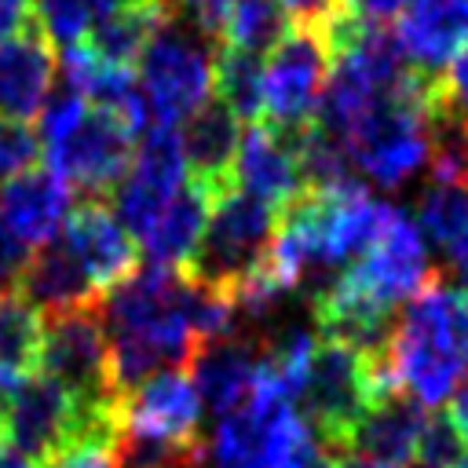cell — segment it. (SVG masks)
<instances>
[{
  "label": "cell",
  "instance_id": "1",
  "mask_svg": "<svg viewBox=\"0 0 468 468\" xmlns=\"http://www.w3.org/2000/svg\"><path fill=\"white\" fill-rule=\"evenodd\" d=\"M190 271L146 263L102 292L99 314L110 336V377L117 395L139 380L183 366L197 351L186 314Z\"/></svg>",
  "mask_w": 468,
  "mask_h": 468
},
{
  "label": "cell",
  "instance_id": "2",
  "mask_svg": "<svg viewBox=\"0 0 468 468\" xmlns=\"http://www.w3.org/2000/svg\"><path fill=\"white\" fill-rule=\"evenodd\" d=\"M380 358L395 391L410 395L424 410L442 406L464 373L457 344V289L439 278L428 282L391 322Z\"/></svg>",
  "mask_w": 468,
  "mask_h": 468
},
{
  "label": "cell",
  "instance_id": "3",
  "mask_svg": "<svg viewBox=\"0 0 468 468\" xmlns=\"http://www.w3.org/2000/svg\"><path fill=\"white\" fill-rule=\"evenodd\" d=\"M388 391L395 388L380 355H366L344 340L318 336L296 410L307 420V428L322 439V446L340 453L347 450L362 413Z\"/></svg>",
  "mask_w": 468,
  "mask_h": 468
},
{
  "label": "cell",
  "instance_id": "4",
  "mask_svg": "<svg viewBox=\"0 0 468 468\" xmlns=\"http://www.w3.org/2000/svg\"><path fill=\"white\" fill-rule=\"evenodd\" d=\"M311 439L314 431L300 417L296 402L263 366L252 395L216 417L212 442L205 446V468H285Z\"/></svg>",
  "mask_w": 468,
  "mask_h": 468
},
{
  "label": "cell",
  "instance_id": "5",
  "mask_svg": "<svg viewBox=\"0 0 468 468\" xmlns=\"http://www.w3.org/2000/svg\"><path fill=\"white\" fill-rule=\"evenodd\" d=\"M212 40L161 15L135 62V80L150 110V128H179L205 102H212Z\"/></svg>",
  "mask_w": 468,
  "mask_h": 468
},
{
  "label": "cell",
  "instance_id": "6",
  "mask_svg": "<svg viewBox=\"0 0 468 468\" xmlns=\"http://www.w3.org/2000/svg\"><path fill=\"white\" fill-rule=\"evenodd\" d=\"M391 208L395 205L373 197L358 179H344L322 190H307L296 205L285 208V216L303 230L314 274H322L355 263L380 238Z\"/></svg>",
  "mask_w": 468,
  "mask_h": 468
},
{
  "label": "cell",
  "instance_id": "7",
  "mask_svg": "<svg viewBox=\"0 0 468 468\" xmlns=\"http://www.w3.org/2000/svg\"><path fill=\"white\" fill-rule=\"evenodd\" d=\"M40 373L55 377L69 395H77L91 410H117L121 395L110 377V336L99 303L44 318Z\"/></svg>",
  "mask_w": 468,
  "mask_h": 468
},
{
  "label": "cell",
  "instance_id": "8",
  "mask_svg": "<svg viewBox=\"0 0 468 468\" xmlns=\"http://www.w3.org/2000/svg\"><path fill=\"white\" fill-rule=\"evenodd\" d=\"M325 77H329V48L322 33L307 26L289 29L260 66L267 124L285 135H296L300 128H307L318 113Z\"/></svg>",
  "mask_w": 468,
  "mask_h": 468
},
{
  "label": "cell",
  "instance_id": "9",
  "mask_svg": "<svg viewBox=\"0 0 468 468\" xmlns=\"http://www.w3.org/2000/svg\"><path fill=\"white\" fill-rule=\"evenodd\" d=\"M274 227H278V212L271 205L230 186L212 201L205 238L186 271L208 285L230 289L267 256Z\"/></svg>",
  "mask_w": 468,
  "mask_h": 468
},
{
  "label": "cell",
  "instance_id": "10",
  "mask_svg": "<svg viewBox=\"0 0 468 468\" xmlns=\"http://www.w3.org/2000/svg\"><path fill=\"white\" fill-rule=\"evenodd\" d=\"M135 146H139V135L117 113L102 106H88L73 128H66L58 139L44 143L40 150H48V168L69 190L99 197L124 179L135 157Z\"/></svg>",
  "mask_w": 468,
  "mask_h": 468
},
{
  "label": "cell",
  "instance_id": "11",
  "mask_svg": "<svg viewBox=\"0 0 468 468\" xmlns=\"http://www.w3.org/2000/svg\"><path fill=\"white\" fill-rule=\"evenodd\" d=\"M190 179L176 128H146L124 179L113 186V216L139 241L168 197Z\"/></svg>",
  "mask_w": 468,
  "mask_h": 468
},
{
  "label": "cell",
  "instance_id": "12",
  "mask_svg": "<svg viewBox=\"0 0 468 468\" xmlns=\"http://www.w3.org/2000/svg\"><path fill=\"white\" fill-rule=\"evenodd\" d=\"M201 391L183 366L161 369L117 399V428L172 442H201Z\"/></svg>",
  "mask_w": 468,
  "mask_h": 468
},
{
  "label": "cell",
  "instance_id": "13",
  "mask_svg": "<svg viewBox=\"0 0 468 468\" xmlns=\"http://www.w3.org/2000/svg\"><path fill=\"white\" fill-rule=\"evenodd\" d=\"M230 186L271 205L274 212H285L289 205H296L307 194V183L300 176L292 135L271 128L267 121H252L238 139Z\"/></svg>",
  "mask_w": 468,
  "mask_h": 468
},
{
  "label": "cell",
  "instance_id": "14",
  "mask_svg": "<svg viewBox=\"0 0 468 468\" xmlns=\"http://www.w3.org/2000/svg\"><path fill=\"white\" fill-rule=\"evenodd\" d=\"M58 234L99 292H106L110 285H117L135 271V238L99 197H88L77 208H69Z\"/></svg>",
  "mask_w": 468,
  "mask_h": 468
},
{
  "label": "cell",
  "instance_id": "15",
  "mask_svg": "<svg viewBox=\"0 0 468 468\" xmlns=\"http://www.w3.org/2000/svg\"><path fill=\"white\" fill-rule=\"evenodd\" d=\"M391 37L410 69L439 77L468 44V0H410L395 18Z\"/></svg>",
  "mask_w": 468,
  "mask_h": 468
},
{
  "label": "cell",
  "instance_id": "16",
  "mask_svg": "<svg viewBox=\"0 0 468 468\" xmlns=\"http://www.w3.org/2000/svg\"><path fill=\"white\" fill-rule=\"evenodd\" d=\"M55 51L51 40L29 22L15 37L0 40V117L29 121L55 91Z\"/></svg>",
  "mask_w": 468,
  "mask_h": 468
},
{
  "label": "cell",
  "instance_id": "17",
  "mask_svg": "<svg viewBox=\"0 0 468 468\" xmlns=\"http://www.w3.org/2000/svg\"><path fill=\"white\" fill-rule=\"evenodd\" d=\"M260 373H263V351L256 333L252 336L234 333V336L201 344L190 358V377L201 391V402L216 417L241 406L260 384Z\"/></svg>",
  "mask_w": 468,
  "mask_h": 468
},
{
  "label": "cell",
  "instance_id": "18",
  "mask_svg": "<svg viewBox=\"0 0 468 468\" xmlns=\"http://www.w3.org/2000/svg\"><path fill=\"white\" fill-rule=\"evenodd\" d=\"M69 208V186L51 168H29L0 183V223L29 252L58 238Z\"/></svg>",
  "mask_w": 468,
  "mask_h": 468
},
{
  "label": "cell",
  "instance_id": "19",
  "mask_svg": "<svg viewBox=\"0 0 468 468\" xmlns=\"http://www.w3.org/2000/svg\"><path fill=\"white\" fill-rule=\"evenodd\" d=\"M219 194H212L205 183L197 179H186L172 197L168 205L154 216V223L146 227V234L139 238L143 252L150 263L157 267H176V271H186L201 238H205V227H208V212H212V201Z\"/></svg>",
  "mask_w": 468,
  "mask_h": 468
},
{
  "label": "cell",
  "instance_id": "20",
  "mask_svg": "<svg viewBox=\"0 0 468 468\" xmlns=\"http://www.w3.org/2000/svg\"><path fill=\"white\" fill-rule=\"evenodd\" d=\"M183 124L186 128L179 132V143H183L190 179L205 183L212 194L230 190V168H234V154H238V139H241L238 117L223 102H205Z\"/></svg>",
  "mask_w": 468,
  "mask_h": 468
},
{
  "label": "cell",
  "instance_id": "21",
  "mask_svg": "<svg viewBox=\"0 0 468 468\" xmlns=\"http://www.w3.org/2000/svg\"><path fill=\"white\" fill-rule=\"evenodd\" d=\"M424 420H428V410L420 402H413L402 391H388L362 413V420L351 431L347 450L406 468L417 457V439H420Z\"/></svg>",
  "mask_w": 468,
  "mask_h": 468
},
{
  "label": "cell",
  "instance_id": "22",
  "mask_svg": "<svg viewBox=\"0 0 468 468\" xmlns=\"http://www.w3.org/2000/svg\"><path fill=\"white\" fill-rule=\"evenodd\" d=\"M18 292L40 314H58V311L88 307L99 296V289L91 285V278L69 256V249L62 241H48V245H40V249L29 252L26 271L18 278Z\"/></svg>",
  "mask_w": 468,
  "mask_h": 468
},
{
  "label": "cell",
  "instance_id": "23",
  "mask_svg": "<svg viewBox=\"0 0 468 468\" xmlns=\"http://www.w3.org/2000/svg\"><path fill=\"white\" fill-rule=\"evenodd\" d=\"M417 227L442 252L450 271L468 282V186L431 179L417 197Z\"/></svg>",
  "mask_w": 468,
  "mask_h": 468
},
{
  "label": "cell",
  "instance_id": "24",
  "mask_svg": "<svg viewBox=\"0 0 468 468\" xmlns=\"http://www.w3.org/2000/svg\"><path fill=\"white\" fill-rule=\"evenodd\" d=\"M40 311L18 292H0V388H15L18 380L40 369Z\"/></svg>",
  "mask_w": 468,
  "mask_h": 468
},
{
  "label": "cell",
  "instance_id": "25",
  "mask_svg": "<svg viewBox=\"0 0 468 468\" xmlns=\"http://www.w3.org/2000/svg\"><path fill=\"white\" fill-rule=\"evenodd\" d=\"M157 22H161V7H157V0H150V4H139V7L113 11L106 18H95L84 40L91 44V51L99 58L135 69V62H139V55H143Z\"/></svg>",
  "mask_w": 468,
  "mask_h": 468
},
{
  "label": "cell",
  "instance_id": "26",
  "mask_svg": "<svg viewBox=\"0 0 468 468\" xmlns=\"http://www.w3.org/2000/svg\"><path fill=\"white\" fill-rule=\"evenodd\" d=\"M289 33V15L282 11L278 0H230L219 44L249 55L271 51L282 37Z\"/></svg>",
  "mask_w": 468,
  "mask_h": 468
},
{
  "label": "cell",
  "instance_id": "27",
  "mask_svg": "<svg viewBox=\"0 0 468 468\" xmlns=\"http://www.w3.org/2000/svg\"><path fill=\"white\" fill-rule=\"evenodd\" d=\"M260 55L219 48L212 66V91L219 102L245 124L263 121V88H260Z\"/></svg>",
  "mask_w": 468,
  "mask_h": 468
},
{
  "label": "cell",
  "instance_id": "28",
  "mask_svg": "<svg viewBox=\"0 0 468 468\" xmlns=\"http://www.w3.org/2000/svg\"><path fill=\"white\" fill-rule=\"evenodd\" d=\"M117 468H205V442H172L132 428L113 431Z\"/></svg>",
  "mask_w": 468,
  "mask_h": 468
},
{
  "label": "cell",
  "instance_id": "29",
  "mask_svg": "<svg viewBox=\"0 0 468 468\" xmlns=\"http://www.w3.org/2000/svg\"><path fill=\"white\" fill-rule=\"evenodd\" d=\"M33 22L51 44H80L95 22L88 0H33Z\"/></svg>",
  "mask_w": 468,
  "mask_h": 468
},
{
  "label": "cell",
  "instance_id": "30",
  "mask_svg": "<svg viewBox=\"0 0 468 468\" xmlns=\"http://www.w3.org/2000/svg\"><path fill=\"white\" fill-rule=\"evenodd\" d=\"M468 450V442L461 439V431L453 428V420L446 413H428L420 439H417V457L420 468H450L461 453Z\"/></svg>",
  "mask_w": 468,
  "mask_h": 468
},
{
  "label": "cell",
  "instance_id": "31",
  "mask_svg": "<svg viewBox=\"0 0 468 468\" xmlns=\"http://www.w3.org/2000/svg\"><path fill=\"white\" fill-rule=\"evenodd\" d=\"M37 157H40L37 132L26 121L0 117V183L37 168Z\"/></svg>",
  "mask_w": 468,
  "mask_h": 468
},
{
  "label": "cell",
  "instance_id": "32",
  "mask_svg": "<svg viewBox=\"0 0 468 468\" xmlns=\"http://www.w3.org/2000/svg\"><path fill=\"white\" fill-rule=\"evenodd\" d=\"M435 91H439V110L450 121L468 124V44L446 62V69L435 77Z\"/></svg>",
  "mask_w": 468,
  "mask_h": 468
},
{
  "label": "cell",
  "instance_id": "33",
  "mask_svg": "<svg viewBox=\"0 0 468 468\" xmlns=\"http://www.w3.org/2000/svg\"><path fill=\"white\" fill-rule=\"evenodd\" d=\"M40 468H117L113 464V439H77L40 461Z\"/></svg>",
  "mask_w": 468,
  "mask_h": 468
},
{
  "label": "cell",
  "instance_id": "34",
  "mask_svg": "<svg viewBox=\"0 0 468 468\" xmlns=\"http://www.w3.org/2000/svg\"><path fill=\"white\" fill-rule=\"evenodd\" d=\"M26 260H29V249L0 223V292L18 289V278L26 271Z\"/></svg>",
  "mask_w": 468,
  "mask_h": 468
},
{
  "label": "cell",
  "instance_id": "35",
  "mask_svg": "<svg viewBox=\"0 0 468 468\" xmlns=\"http://www.w3.org/2000/svg\"><path fill=\"white\" fill-rule=\"evenodd\" d=\"M278 4H282V11L289 15V22L307 26V29H318V26L340 7V0H278Z\"/></svg>",
  "mask_w": 468,
  "mask_h": 468
},
{
  "label": "cell",
  "instance_id": "36",
  "mask_svg": "<svg viewBox=\"0 0 468 468\" xmlns=\"http://www.w3.org/2000/svg\"><path fill=\"white\" fill-rule=\"evenodd\" d=\"M33 22V0H0V40L15 37Z\"/></svg>",
  "mask_w": 468,
  "mask_h": 468
},
{
  "label": "cell",
  "instance_id": "37",
  "mask_svg": "<svg viewBox=\"0 0 468 468\" xmlns=\"http://www.w3.org/2000/svg\"><path fill=\"white\" fill-rule=\"evenodd\" d=\"M285 468H333V450H325L318 439H311L296 450V457Z\"/></svg>",
  "mask_w": 468,
  "mask_h": 468
},
{
  "label": "cell",
  "instance_id": "38",
  "mask_svg": "<svg viewBox=\"0 0 468 468\" xmlns=\"http://www.w3.org/2000/svg\"><path fill=\"white\" fill-rule=\"evenodd\" d=\"M340 4H347L351 11H358V15H366V18L384 22V18L399 15V11H402L410 0H340Z\"/></svg>",
  "mask_w": 468,
  "mask_h": 468
},
{
  "label": "cell",
  "instance_id": "39",
  "mask_svg": "<svg viewBox=\"0 0 468 468\" xmlns=\"http://www.w3.org/2000/svg\"><path fill=\"white\" fill-rule=\"evenodd\" d=\"M446 417L453 420V428H457L461 439L468 442V380L457 384V391L450 395V413H446Z\"/></svg>",
  "mask_w": 468,
  "mask_h": 468
},
{
  "label": "cell",
  "instance_id": "40",
  "mask_svg": "<svg viewBox=\"0 0 468 468\" xmlns=\"http://www.w3.org/2000/svg\"><path fill=\"white\" fill-rule=\"evenodd\" d=\"M333 468H402V464H391V461H380V457H369L358 450H340V453H333Z\"/></svg>",
  "mask_w": 468,
  "mask_h": 468
},
{
  "label": "cell",
  "instance_id": "41",
  "mask_svg": "<svg viewBox=\"0 0 468 468\" xmlns=\"http://www.w3.org/2000/svg\"><path fill=\"white\" fill-rule=\"evenodd\" d=\"M0 468H33V461H26L18 450H11V446L0 439Z\"/></svg>",
  "mask_w": 468,
  "mask_h": 468
},
{
  "label": "cell",
  "instance_id": "42",
  "mask_svg": "<svg viewBox=\"0 0 468 468\" xmlns=\"http://www.w3.org/2000/svg\"><path fill=\"white\" fill-rule=\"evenodd\" d=\"M4 399H7V391L0 388V439H4Z\"/></svg>",
  "mask_w": 468,
  "mask_h": 468
},
{
  "label": "cell",
  "instance_id": "43",
  "mask_svg": "<svg viewBox=\"0 0 468 468\" xmlns=\"http://www.w3.org/2000/svg\"><path fill=\"white\" fill-rule=\"evenodd\" d=\"M450 468H468V450H464V453H461V457H457Z\"/></svg>",
  "mask_w": 468,
  "mask_h": 468
}]
</instances>
